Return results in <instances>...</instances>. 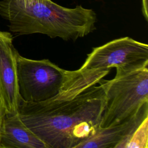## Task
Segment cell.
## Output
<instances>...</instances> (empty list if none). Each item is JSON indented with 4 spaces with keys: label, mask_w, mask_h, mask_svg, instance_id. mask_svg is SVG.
I'll return each instance as SVG.
<instances>
[{
    "label": "cell",
    "mask_w": 148,
    "mask_h": 148,
    "mask_svg": "<svg viewBox=\"0 0 148 148\" xmlns=\"http://www.w3.org/2000/svg\"><path fill=\"white\" fill-rule=\"evenodd\" d=\"M73 71L64 69L48 59L17 57V77L21 99L40 102L56 97L72 78Z\"/></svg>",
    "instance_id": "obj_4"
},
{
    "label": "cell",
    "mask_w": 148,
    "mask_h": 148,
    "mask_svg": "<svg viewBox=\"0 0 148 148\" xmlns=\"http://www.w3.org/2000/svg\"><path fill=\"white\" fill-rule=\"evenodd\" d=\"M5 113L3 112L1 106V104H0V133H1V127H2V122H3V120L5 116Z\"/></svg>",
    "instance_id": "obj_11"
},
{
    "label": "cell",
    "mask_w": 148,
    "mask_h": 148,
    "mask_svg": "<svg viewBox=\"0 0 148 148\" xmlns=\"http://www.w3.org/2000/svg\"><path fill=\"white\" fill-rule=\"evenodd\" d=\"M98 83L76 95L60 91L43 102L21 99L18 116L49 148H76L99 127L106 97Z\"/></svg>",
    "instance_id": "obj_1"
},
{
    "label": "cell",
    "mask_w": 148,
    "mask_h": 148,
    "mask_svg": "<svg viewBox=\"0 0 148 148\" xmlns=\"http://www.w3.org/2000/svg\"><path fill=\"white\" fill-rule=\"evenodd\" d=\"M0 14L16 35L41 34L66 41H75L92 32L97 20L91 9L64 7L51 0H2Z\"/></svg>",
    "instance_id": "obj_2"
},
{
    "label": "cell",
    "mask_w": 148,
    "mask_h": 148,
    "mask_svg": "<svg viewBox=\"0 0 148 148\" xmlns=\"http://www.w3.org/2000/svg\"><path fill=\"white\" fill-rule=\"evenodd\" d=\"M0 148H49L23 122L18 114L5 115L0 133Z\"/></svg>",
    "instance_id": "obj_8"
},
{
    "label": "cell",
    "mask_w": 148,
    "mask_h": 148,
    "mask_svg": "<svg viewBox=\"0 0 148 148\" xmlns=\"http://www.w3.org/2000/svg\"><path fill=\"white\" fill-rule=\"evenodd\" d=\"M116 69L113 79L99 81L106 97L100 127L116 125L128 120L148 102V65Z\"/></svg>",
    "instance_id": "obj_3"
},
{
    "label": "cell",
    "mask_w": 148,
    "mask_h": 148,
    "mask_svg": "<svg viewBox=\"0 0 148 148\" xmlns=\"http://www.w3.org/2000/svg\"><path fill=\"white\" fill-rule=\"evenodd\" d=\"M148 117L139 123L116 148H147Z\"/></svg>",
    "instance_id": "obj_9"
},
{
    "label": "cell",
    "mask_w": 148,
    "mask_h": 148,
    "mask_svg": "<svg viewBox=\"0 0 148 148\" xmlns=\"http://www.w3.org/2000/svg\"><path fill=\"white\" fill-rule=\"evenodd\" d=\"M148 65V45L128 37L112 40L94 47L80 69L106 70Z\"/></svg>",
    "instance_id": "obj_5"
},
{
    "label": "cell",
    "mask_w": 148,
    "mask_h": 148,
    "mask_svg": "<svg viewBox=\"0 0 148 148\" xmlns=\"http://www.w3.org/2000/svg\"><path fill=\"white\" fill-rule=\"evenodd\" d=\"M18 54L12 35L0 31V104L5 115L18 113L21 101L17 77Z\"/></svg>",
    "instance_id": "obj_6"
},
{
    "label": "cell",
    "mask_w": 148,
    "mask_h": 148,
    "mask_svg": "<svg viewBox=\"0 0 148 148\" xmlns=\"http://www.w3.org/2000/svg\"><path fill=\"white\" fill-rule=\"evenodd\" d=\"M148 117V102L128 120L116 125L99 127L90 138L78 145L76 148H116L143 119Z\"/></svg>",
    "instance_id": "obj_7"
},
{
    "label": "cell",
    "mask_w": 148,
    "mask_h": 148,
    "mask_svg": "<svg viewBox=\"0 0 148 148\" xmlns=\"http://www.w3.org/2000/svg\"><path fill=\"white\" fill-rule=\"evenodd\" d=\"M142 13L146 21L148 20L147 0H142Z\"/></svg>",
    "instance_id": "obj_10"
}]
</instances>
